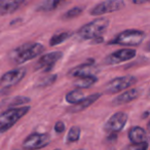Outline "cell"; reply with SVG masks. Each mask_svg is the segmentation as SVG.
<instances>
[{
  "label": "cell",
  "instance_id": "1",
  "mask_svg": "<svg viewBox=\"0 0 150 150\" xmlns=\"http://www.w3.org/2000/svg\"><path fill=\"white\" fill-rule=\"evenodd\" d=\"M45 47L38 42H28L13 48L8 54V59L13 64L21 65L25 62L39 57L44 52Z\"/></svg>",
  "mask_w": 150,
  "mask_h": 150
},
{
  "label": "cell",
  "instance_id": "2",
  "mask_svg": "<svg viewBox=\"0 0 150 150\" xmlns=\"http://www.w3.org/2000/svg\"><path fill=\"white\" fill-rule=\"evenodd\" d=\"M110 21L106 18H99L83 25L76 32V37L80 40H92L101 36L109 27Z\"/></svg>",
  "mask_w": 150,
  "mask_h": 150
},
{
  "label": "cell",
  "instance_id": "3",
  "mask_svg": "<svg viewBox=\"0 0 150 150\" xmlns=\"http://www.w3.org/2000/svg\"><path fill=\"white\" fill-rule=\"evenodd\" d=\"M30 106L11 107L0 114V133L4 134L13 127L17 121L24 117L30 110Z\"/></svg>",
  "mask_w": 150,
  "mask_h": 150
},
{
  "label": "cell",
  "instance_id": "4",
  "mask_svg": "<svg viewBox=\"0 0 150 150\" xmlns=\"http://www.w3.org/2000/svg\"><path fill=\"white\" fill-rule=\"evenodd\" d=\"M145 33L140 30H125L108 42L109 45L138 46L145 39Z\"/></svg>",
  "mask_w": 150,
  "mask_h": 150
},
{
  "label": "cell",
  "instance_id": "5",
  "mask_svg": "<svg viewBox=\"0 0 150 150\" xmlns=\"http://www.w3.org/2000/svg\"><path fill=\"white\" fill-rule=\"evenodd\" d=\"M26 72H27V70L25 68H16L4 73L1 77V80H0L1 93L4 94L5 91L11 90V88L17 86L25 77Z\"/></svg>",
  "mask_w": 150,
  "mask_h": 150
},
{
  "label": "cell",
  "instance_id": "6",
  "mask_svg": "<svg viewBox=\"0 0 150 150\" xmlns=\"http://www.w3.org/2000/svg\"><path fill=\"white\" fill-rule=\"evenodd\" d=\"M138 81L137 77L133 76V75H127V76H120V77H116L114 79L110 80L105 86V92L109 95L116 94L123 90L131 88L132 86L136 84Z\"/></svg>",
  "mask_w": 150,
  "mask_h": 150
},
{
  "label": "cell",
  "instance_id": "7",
  "mask_svg": "<svg viewBox=\"0 0 150 150\" xmlns=\"http://www.w3.org/2000/svg\"><path fill=\"white\" fill-rule=\"evenodd\" d=\"M125 6L123 0H105L103 2L95 5L90 11V15L94 17H100V16L111 13L114 11H118Z\"/></svg>",
  "mask_w": 150,
  "mask_h": 150
},
{
  "label": "cell",
  "instance_id": "8",
  "mask_svg": "<svg viewBox=\"0 0 150 150\" xmlns=\"http://www.w3.org/2000/svg\"><path fill=\"white\" fill-rule=\"evenodd\" d=\"M63 58V52L60 50H56V52H52L41 56L37 63L34 66V70L35 71H42L44 73L50 72L52 70L56 65V63L59 60Z\"/></svg>",
  "mask_w": 150,
  "mask_h": 150
},
{
  "label": "cell",
  "instance_id": "9",
  "mask_svg": "<svg viewBox=\"0 0 150 150\" xmlns=\"http://www.w3.org/2000/svg\"><path fill=\"white\" fill-rule=\"evenodd\" d=\"M137 54V52L133 48H121L116 52H112V54H108L106 58L104 59V64L105 65H117L120 63L127 62L132 59H134Z\"/></svg>",
  "mask_w": 150,
  "mask_h": 150
},
{
  "label": "cell",
  "instance_id": "10",
  "mask_svg": "<svg viewBox=\"0 0 150 150\" xmlns=\"http://www.w3.org/2000/svg\"><path fill=\"white\" fill-rule=\"evenodd\" d=\"M50 143V136L48 134L32 133L23 142L25 149H40L46 147Z\"/></svg>",
  "mask_w": 150,
  "mask_h": 150
},
{
  "label": "cell",
  "instance_id": "11",
  "mask_svg": "<svg viewBox=\"0 0 150 150\" xmlns=\"http://www.w3.org/2000/svg\"><path fill=\"white\" fill-rule=\"evenodd\" d=\"M127 122V114L125 112H116L106 121L104 125V131L107 134L109 133H118L122 131Z\"/></svg>",
  "mask_w": 150,
  "mask_h": 150
},
{
  "label": "cell",
  "instance_id": "12",
  "mask_svg": "<svg viewBox=\"0 0 150 150\" xmlns=\"http://www.w3.org/2000/svg\"><path fill=\"white\" fill-rule=\"evenodd\" d=\"M98 71L99 69L95 65L94 59H88L86 63L71 69L69 75L71 77H81V76H86V75H95Z\"/></svg>",
  "mask_w": 150,
  "mask_h": 150
},
{
  "label": "cell",
  "instance_id": "13",
  "mask_svg": "<svg viewBox=\"0 0 150 150\" xmlns=\"http://www.w3.org/2000/svg\"><path fill=\"white\" fill-rule=\"evenodd\" d=\"M31 0H0V15H11L27 5Z\"/></svg>",
  "mask_w": 150,
  "mask_h": 150
},
{
  "label": "cell",
  "instance_id": "14",
  "mask_svg": "<svg viewBox=\"0 0 150 150\" xmlns=\"http://www.w3.org/2000/svg\"><path fill=\"white\" fill-rule=\"evenodd\" d=\"M102 97V94L100 93H97V94H93V95H90L88 97H84L79 103L77 104H74L71 108H69V112L71 113H77V112H80V111L84 110V109L88 108L91 105H93L95 102L99 100V99Z\"/></svg>",
  "mask_w": 150,
  "mask_h": 150
},
{
  "label": "cell",
  "instance_id": "15",
  "mask_svg": "<svg viewBox=\"0 0 150 150\" xmlns=\"http://www.w3.org/2000/svg\"><path fill=\"white\" fill-rule=\"evenodd\" d=\"M140 90L139 88H132V90H129L127 92L122 93L119 96H117L116 98H114L112 100V105L113 106H120V105L127 104V103H129L132 101H135L136 99L139 98L140 96Z\"/></svg>",
  "mask_w": 150,
  "mask_h": 150
},
{
  "label": "cell",
  "instance_id": "16",
  "mask_svg": "<svg viewBox=\"0 0 150 150\" xmlns=\"http://www.w3.org/2000/svg\"><path fill=\"white\" fill-rule=\"evenodd\" d=\"M129 139L133 144H140L149 141L147 132L140 127H134L129 132Z\"/></svg>",
  "mask_w": 150,
  "mask_h": 150
},
{
  "label": "cell",
  "instance_id": "17",
  "mask_svg": "<svg viewBox=\"0 0 150 150\" xmlns=\"http://www.w3.org/2000/svg\"><path fill=\"white\" fill-rule=\"evenodd\" d=\"M70 0H43L37 6L38 11H52L68 3Z\"/></svg>",
  "mask_w": 150,
  "mask_h": 150
},
{
  "label": "cell",
  "instance_id": "18",
  "mask_svg": "<svg viewBox=\"0 0 150 150\" xmlns=\"http://www.w3.org/2000/svg\"><path fill=\"white\" fill-rule=\"evenodd\" d=\"M98 77L96 75H86V76H81L77 77V79L73 82V86L76 88H88L93 86L95 83L98 82Z\"/></svg>",
  "mask_w": 150,
  "mask_h": 150
},
{
  "label": "cell",
  "instance_id": "19",
  "mask_svg": "<svg viewBox=\"0 0 150 150\" xmlns=\"http://www.w3.org/2000/svg\"><path fill=\"white\" fill-rule=\"evenodd\" d=\"M73 35H74V33L71 31H63V32H60V33L54 34L50 39V45L56 46V45H59V44H62L63 42L66 41V40L69 39L70 37H72Z\"/></svg>",
  "mask_w": 150,
  "mask_h": 150
},
{
  "label": "cell",
  "instance_id": "20",
  "mask_svg": "<svg viewBox=\"0 0 150 150\" xmlns=\"http://www.w3.org/2000/svg\"><path fill=\"white\" fill-rule=\"evenodd\" d=\"M83 98H84V94L82 93L81 88H77V90L71 91V92H69L68 94L65 96L66 101L71 105L77 104V103H79Z\"/></svg>",
  "mask_w": 150,
  "mask_h": 150
},
{
  "label": "cell",
  "instance_id": "21",
  "mask_svg": "<svg viewBox=\"0 0 150 150\" xmlns=\"http://www.w3.org/2000/svg\"><path fill=\"white\" fill-rule=\"evenodd\" d=\"M58 78V75L57 74H50L47 76H44V77L40 78L37 82H36V88H43L46 86H52V83H54V81Z\"/></svg>",
  "mask_w": 150,
  "mask_h": 150
},
{
  "label": "cell",
  "instance_id": "22",
  "mask_svg": "<svg viewBox=\"0 0 150 150\" xmlns=\"http://www.w3.org/2000/svg\"><path fill=\"white\" fill-rule=\"evenodd\" d=\"M80 127H72L69 129L68 134H67L66 141L67 143H75L77 142L80 138Z\"/></svg>",
  "mask_w": 150,
  "mask_h": 150
},
{
  "label": "cell",
  "instance_id": "23",
  "mask_svg": "<svg viewBox=\"0 0 150 150\" xmlns=\"http://www.w3.org/2000/svg\"><path fill=\"white\" fill-rule=\"evenodd\" d=\"M11 102L7 104V106L11 108V107H18L21 106V105H24L26 103H29L31 101V99L29 97H24V96H18L13 98L11 100H9Z\"/></svg>",
  "mask_w": 150,
  "mask_h": 150
},
{
  "label": "cell",
  "instance_id": "24",
  "mask_svg": "<svg viewBox=\"0 0 150 150\" xmlns=\"http://www.w3.org/2000/svg\"><path fill=\"white\" fill-rule=\"evenodd\" d=\"M82 11H83V8H82V7L75 6V7H73V8L69 9L67 13H65L64 15H63V19H65V20L75 19V18L79 17V16L82 13Z\"/></svg>",
  "mask_w": 150,
  "mask_h": 150
},
{
  "label": "cell",
  "instance_id": "25",
  "mask_svg": "<svg viewBox=\"0 0 150 150\" xmlns=\"http://www.w3.org/2000/svg\"><path fill=\"white\" fill-rule=\"evenodd\" d=\"M149 147V142H144V143H140V144H133L132 145L127 146V149H138V150H145Z\"/></svg>",
  "mask_w": 150,
  "mask_h": 150
},
{
  "label": "cell",
  "instance_id": "26",
  "mask_svg": "<svg viewBox=\"0 0 150 150\" xmlns=\"http://www.w3.org/2000/svg\"><path fill=\"white\" fill-rule=\"evenodd\" d=\"M54 132L58 134H62L65 132V129H66V125L63 121H57L56 125H54Z\"/></svg>",
  "mask_w": 150,
  "mask_h": 150
},
{
  "label": "cell",
  "instance_id": "27",
  "mask_svg": "<svg viewBox=\"0 0 150 150\" xmlns=\"http://www.w3.org/2000/svg\"><path fill=\"white\" fill-rule=\"evenodd\" d=\"M117 139V133H109L107 137V141L109 142H115Z\"/></svg>",
  "mask_w": 150,
  "mask_h": 150
},
{
  "label": "cell",
  "instance_id": "28",
  "mask_svg": "<svg viewBox=\"0 0 150 150\" xmlns=\"http://www.w3.org/2000/svg\"><path fill=\"white\" fill-rule=\"evenodd\" d=\"M104 41V38H103V36H98V37H95L94 39H92V43L93 44H99V43H102V42Z\"/></svg>",
  "mask_w": 150,
  "mask_h": 150
},
{
  "label": "cell",
  "instance_id": "29",
  "mask_svg": "<svg viewBox=\"0 0 150 150\" xmlns=\"http://www.w3.org/2000/svg\"><path fill=\"white\" fill-rule=\"evenodd\" d=\"M131 1L135 4H144V3L150 2V0H131Z\"/></svg>",
  "mask_w": 150,
  "mask_h": 150
},
{
  "label": "cell",
  "instance_id": "30",
  "mask_svg": "<svg viewBox=\"0 0 150 150\" xmlns=\"http://www.w3.org/2000/svg\"><path fill=\"white\" fill-rule=\"evenodd\" d=\"M22 20L21 19H18V20H15V21H13V22H11V25L13 26V24H16V23H19V22H21Z\"/></svg>",
  "mask_w": 150,
  "mask_h": 150
},
{
  "label": "cell",
  "instance_id": "31",
  "mask_svg": "<svg viewBox=\"0 0 150 150\" xmlns=\"http://www.w3.org/2000/svg\"><path fill=\"white\" fill-rule=\"evenodd\" d=\"M145 50H148V52H150V40H149V42L147 43V45L145 46Z\"/></svg>",
  "mask_w": 150,
  "mask_h": 150
},
{
  "label": "cell",
  "instance_id": "32",
  "mask_svg": "<svg viewBox=\"0 0 150 150\" xmlns=\"http://www.w3.org/2000/svg\"><path fill=\"white\" fill-rule=\"evenodd\" d=\"M147 131H148V133H150V120L148 121V123H147Z\"/></svg>",
  "mask_w": 150,
  "mask_h": 150
},
{
  "label": "cell",
  "instance_id": "33",
  "mask_svg": "<svg viewBox=\"0 0 150 150\" xmlns=\"http://www.w3.org/2000/svg\"><path fill=\"white\" fill-rule=\"evenodd\" d=\"M148 115H149V112H145L143 114V118H146V116H148Z\"/></svg>",
  "mask_w": 150,
  "mask_h": 150
},
{
  "label": "cell",
  "instance_id": "34",
  "mask_svg": "<svg viewBox=\"0 0 150 150\" xmlns=\"http://www.w3.org/2000/svg\"><path fill=\"white\" fill-rule=\"evenodd\" d=\"M148 96H149V98H150V91H149V93H148Z\"/></svg>",
  "mask_w": 150,
  "mask_h": 150
}]
</instances>
